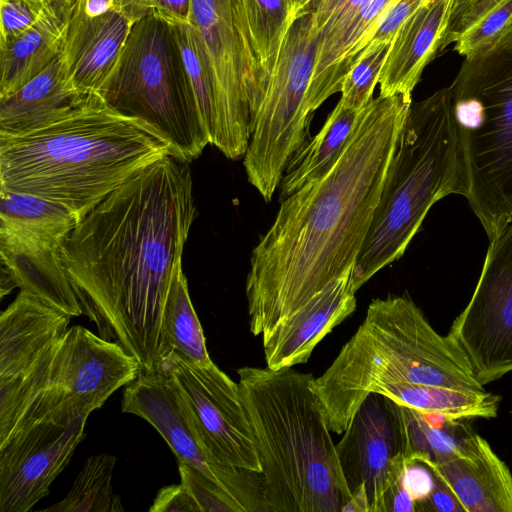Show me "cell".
Listing matches in <instances>:
<instances>
[{"label":"cell","mask_w":512,"mask_h":512,"mask_svg":"<svg viewBox=\"0 0 512 512\" xmlns=\"http://www.w3.org/2000/svg\"><path fill=\"white\" fill-rule=\"evenodd\" d=\"M188 164L167 155L142 169L81 218L63 244L84 314L144 372L169 355L163 310L197 214Z\"/></svg>","instance_id":"6da1fadb"},{"label":"cell","mask_w":512,"mask_h":512,"mask_svg":"<svg viewBox=\"0 0 512 512\" xmlns=\"http://www.w3.org/2000/svg\"><path fill=\"white\" fill-rule=\"evenodd\" d=\"M411 104L402 95L373 98L335 167L281 201L250 258L246 296L254 336H266L353 270Z\"/></svg>","instance_id":"7a4b0ae2"},{"label":"cell","mask_w":512,"mask_h":512,"mask_svg":"<svg viewBox=\"0 0 512 512\" xmlns=\"http://www.w3.org/2000/svg\"><path fill=\"white\" fill-rule=\"evenodd\" d=\"M167 155L169 144L148 124L104 103L87 105L40 129L0 136V190L58 202L80 220Z\"/></svg>","instance_id":"3957f363"},{"label":"cell","mask_w":512,"mask_h":512,"mask_svg":"<svg viewBox=\"0 0 512 512\" xmlns=\"http://www.w3.org/2000/svg\"><path fill=\"white\" fill-rule=\"evenodd\" d=\"M236 372L258 449L267 512H351L312 374L267 366Z\"/></svg>","instance_id":"277c9868"},{"label":"cell","mask_w":512,"mask_h":512,"mask_svg":"<svg viewBox=\"0 0 512 512\" xmlns=\"http://www.w3.org/2000/svg\"><path fill=\"white\" fill-rule=\"evenodd\" d=\"M393 384L483 391L467 357L409 295L376 298L331 365L314 378L331 432L343 434L365 398Z\"/></svg>","instance_id":"5b68a950"},{"label":"cell","mask_w":512,"mask_h":512,"mask_svg":"<svg viewBox=\"0 0 512 512\" xmlns=\"http://www.w3.org/2000/svg\"><path fill=\"white\" fill-rule=\"evenodd\" d=\"M466 193L451 93L446 87L410 106L352 270L355 291L404 254L437 201Z\"/></svg>","instance_id":"8992f818"},{"label":"cell","mask_w":512,"mask_h":512,"mask_svg":"<svg viewBox=\"0 0 512 512\" xmlns=\"http://www.w3.org/2000/svg\"><path fill=\"white\" fill-rule=\"evenodd\" d=\"M449 89L465 197L491 240L512 221V31L464 58Z\"/></svg>","instance_id":"52a82bcc"},{"label":"cell","mask_w":512,"mask_h":512,"mask_svg":"<svg viewBox=\"0 0 512 512\" xmlns=\"http://www.w3.org/2000/svg\"><path fill=\"white\" fill-rule=\"evenodd\" d=\"M99 98L154 128L182 162L195 160L210 144L175 26L155 11L133 24Z\"/></svg>","instance_id":"ba28073f"},{"label":"cell","mask_w":512,"mask_h":512,"mask_svg":"<svg viewBox=\"0 0 512 512\" xmlns=\"http://www.w3.org/2000/svg\"><path fill=\"white\" fill-rule=\"evenodd\" d=\"M310 30V13L294 21L250 119L243 163L249 183L266 202L279 186L288 160L305 142L309 127V86L315 60Z\"/></svg>","instance_id":"9c48e42d"},{"label":"cell","mask_w":512,"mask_h":512,"mask_svg":"<svg viewBox=\"0 0 512 512\" xmlns=\"http://www.w3.org/2000/svg\"><path fill=\"white\" fill-rule=\"evenodd\" d=\"M189 23L196 30L213 75L216 124L210 144L227 158L245 155L250 119L267 77L255 52L244 0H191Z\"/></svg>","instance_id":"30bf717a"},{"label":"cell","mask_w":512,"mask_h":512,"mask_svg":"<svg viewBox=\"0 0 512 512\" xmlns=\"http://www.w3.org/2000/svg\"><path fill=\"white\" fill-rule=\"evenodd\" d=\"M65 312L20 290L0 315V444L32 413L48 390Z\"/></svg>","instance_id":"8fae6325"},{"label":"cell","mask_w":512,"mask_h":512,"mask_svg":"<svg viewBox=\"0 0 512 512\" xmlns=\"http://www.w3.org/2000/svg\"><path fill=\"white\" fill-rule=\"evenodd\" d=\"M121 410L152 425L175 454L177 461L194 467L219 485L240 512H267L262 474L214 461L171 373L162 365L141 371L126 385Z\"/></svg>","instance_id":"7c38bea8"},{"label":"cell","mask_w":512,"mask_h":512,"mask_svg":"<svg viewBox=\"0 0 512 512\" xmlns=\"http://www.w3.org/2000/svg\"><path fill=\"white\" fill-rule=\"evenodd\" d=\"M448 336L483 386L512 372V221L490 240L475 290Z\"/></svg>","instance_id":"4fadbf2b"},{"label":"cell","mask_w":512,"mask_h":512,"mask_svg":"<svg viewBox=\"0 0 512 512\" xmlns=\"http://www.w3.org/2000/svg\"><path fill=\"white\" fill-rule=\"evenodd\" d=\"M88 417L59 406L0 444V512H27L49 494L84 438Z\"/></svg>","instance_id":"5bb4252c"},{"label":"cell","mask_w":512,"mask_h":512,"mask_svg":"<svg viewBox=\"0 0 512 512\" xmlns=\"http://www.w3.org/2000/svg\"><path fill=\"white\" fill-rule=\"evenodd\" d=\"M161 365L179 386L211 458L226 466L261 473L255 436L238 383L213 362L193 363L175 352Z\"/></svg>","instance_id":"9a60e30c"},{"label":"cell","mask_w":512,"mask_h":512,"mask_svg":"<svg viewBox=\"0 0 512 512\" xmlns=\"http://www.w3.org/2000/svg\"><path fill=\"white\" fill-rule=\"evenodd\" d=\"M336 451L351 496V511L382 512L387 495L409 465L386 397L371 393L365 398Z\"/></svg>","instance_id":"2e32d148"},{"label":"cell","mask_w":512,"mask_h":512,"mask_svg":"<svg viewBox=\"0 0 512 512\" xmlns=\"http://www.w3.org/2000/svg\"><path fill=\"white\" fill-rule=\"evenodd\" d=\"M141 371L139 361L119 344L75 325L58 342L48 391L61 404L90 415Z\"/></svg>","instance_id":"e0dca14e"},{"label":"cell","mask_w":512,"mask_h":512,"mask_svg":"<svg viewBox=\"0 0 512 512\" xmlns=\"http://www.w3.org/2000/svg\"><path fill=\"white\" fill-rule=\"evenodd\" d=\"M136 20L118 6L90 17L84 10V0L76 2L61 56L68 84L77 94L101 101L99 93Z\"/></svg>","instance_id":"ac0fdd59"},{"label":"cell","mask_w":512,"mask_h":512,"mask_svg":"<svg viewBox=\"0 0 512 512\" xmlns=\"http://www.w3.org/2000/svg\"><path fill=\"white\" fill-rule=\"evenodd\" d=\"M351 274L349 270L330 282L262 337L268 368L278 370L306 363L317 344L355 311Z\"/></svg>","instance_id":"d6986e66"},{"label":"cell","mask_w":512,"mask_h":512,"mask_svg":"<svg viewBox=\"0 0 512 512\" xmlns=\"http://www.w3.org/2000/svg\"><path fill=\"white\" fill-rule=\"evenodd\" d=\"M66 239L0 229L1 273L15 287L39 297L71 317L84 314L63 257Z\"/></svg>","instance_id":"ffe728a7"},{"label":"cell","mask_w":512,"mask_h":512,"mask_svg":"<svg viewBox=\"0 0 512 512\" xmlns=\"http://www.w3.org/2000/svg\"><path fill=\"white\" fill-rule=\"evenodd\" d=\"M455 0H427L401 26L385 55L378 78L381 96L412 92L448 30Z\"/></svg>","instance_id":"44dd1931"},{"label":"cell","mask_w":512,"mask_h":512,"mask_svg":"<svg viewBox=\"0 0 512 512\" xmlns=\"http://www.w3.org/2000/svg\"><path fill=\"white\" fill-rule=\"evenodd\" d=\"M425 466L449 486L465 512H512V473L479 434L474 432L461 455Z\"/></svg>","instance_id":"7402d4cb"},{"label":"cell","mask_w":512,"mask_h":512,"mask_svg":"<svg viewBox=\"0 0 512 512\" xmlns=\"http://www.w3.org/2000/svg\"><path fill=\"white\" fill-rule=\"evenodd\" d=\"M103 103L77 94L68 84L61 54L40 74L0 98V136L25 134L92 104Z\"/></svg>","instance_id":"603a6c76"},{"label":"cell","mask_w":512,"mask_h":512,"mask_svg":"<svg viewBox=\"0 0 512 512\" xmlns=\"http://www.w3.org/2000/svg\"><path fill=\"white\" fill-rule=\"evenodd\" d=\"M74 7L50 1L35 25L0 44V98L24 86L61 54Z\"/></svg>","instance_id":"cb8c5ba5"},{"label":"cell","mask_w":512,"mask_h":512,"mask_svg":"<svg viewBox=\"0 0 512 512\" xmlns=\"http://www.w3.org/2000/svg\"><path fill=\"white\" fill-rule=\"evenodd\" d=\"M361 112L339 100L320 131L288 160L279 184L280 201L320 181L335 167L353 136Z\"/></svg>","instance_id":"d4e9b609"},{"label":"cell","mask_w":512,"mask_h":512,"mask_svg":"<svg viewBox=\"0 0 512 512\" xmlns=\"http://www.w3.org/2000/svg\"><path fill=\"white\" fill-rule=\"evenodd\" d=\"M385 397V396H384ZM400 434L402 452L410 465L438 464L461 455L474 434L462 420H449L402 406L387 398Z\"/></svg>","instance_id":"484cf974"},{"label":"cell","mask_w":512,"mask_h":512,"mask_svg":"<svg viewBox=\"0 0 512 512\" xmlns=\"http://www.w3.org/2000/svg\"><path fill=\"white\" fill-rule=\"evenodd\" d=\"M376 393L425 414L462 421L497 417L501 401L499 395L485 390L471 391L423 384H393Z\"/></svg>","instance_id":"4316f807"},{"label":"cell","mask_w":512,"mask_h":512,"mask_svg":"<svg viewBox=\"0 0 512 512\" xmlns=\"http://www.w3.org/2000/svg\"><path fill=\"white\" fill-rule=\"evenodd\" d=\"M162 331L169 354L207 365L212 363L201 323L192 305L182 266L170 285L162 316Z\"/></svg>","instance_id":"83f0119b"},{"label":"cell","mask_w":512,"mask_h":512,"mask_svg":"<svg viewBox=\"0 0 512 512\" xmlns=\"http://www.w3.org/2000/svg\"><path fill=\"white\" fill-rule=\"evenodd\" d=\"M78 221L74 212L58 202L0 190V229L66 239Z\"/></svg>","instance_id":"f1b7e54d"},{"label":"cell","mask_w":512,"mask_h":512,"mask_svg":"<svg viewBox=\"0 0 512 512\" xmlns=\"http://www.w3.org/2000/svg\"><path fill=\"white\" fill-rule=\"evenodd\" d=\"M116 457L97 454L84 462L65 498L43 509L47 512H120L124 508L112 486Z\"/></svg>","instance_id":"f546056e"},{"label":"cell","mask_w":512,"mask_h":512,"mask_svg":"<svg viewBox=\"0 0 512 512\" xmlns=\"http://www.w3.org/2000/svg\"><path fill=\"white\" fill-rule=\"evenodd\" d=\"M252 43L267 81L296 20L293 0H244Z\"/></svg>","instance_id":"4dcf8cb0"},{"label":"cell","mask_w":512,"mask_h":512,"mask_svg":"<svg viewBox=\"0 0 512 512\" xmlns=\"http://www.w3.org/2000/svg\"><path fill=\"white\" fill-rule=\"evenodd\" d=\"M171 22L175 26L186 71L211 141L216 124V100L210 64L193 26L190 23Z\"/></svg>","instance_id":"1f68e13d"},{"label":"cell","mask_w":512,"mask_h":512,"mask_svg":"<svg viewBox=\"0 0 512 512\" xmlns=\"http://www.w3.org/2000/svg\"><path fill=\"white\" fill-rule=\"evenodd\" d=\"M511 31L512 0H497L457 33L453 48L471 58L492 49Z\"/></svg>","instance_id":"d6a6232c"},{"label":"cell","mask_w":512,"mask_h":512,"mask_svg":"<svg viewBox=\"0 0 512 512\" xmlns=\"http://www.w3.org/2000/svg\"><path fill=\"white\" fill-rule=\"evenodd\" d=\"M389 45H379L363 51L358 62L345 76L341 86L340 100L346 106L361 111L373 99V92L378 84L379 73Z\"/></svg>","instance_id":"836d02e7"},{"label":"cell","mask_w":512,"mask_h":512,"mask_svg":"<svg viewBox=\"0 0 512 512\" xmlns=\"http://www.w3.org/2000/svg\"><path fill=\"white\" fill-rule=\"evenodd\" d=\"M367 0H318L310 12L315 54L323 50L348 24Z\"/></svg>","instance_id":"e575fe53"},{"label":"cell","mask_w":512,"mask_h":512,"mask_svg":"<svg viewBox=\"0 0 512 512\" xmlns=\"http://www.w3.org/2000/svg\"><path fill=\"white\" fill-rule=\"evenodd\" d=\"M181 483L191 493L202 512H240L231 497L197 469L178 462Z\"/></svg>","instance_id":"d590c367"},{"label":"cell","mask_w":512,"mask_h":512,"mask_svg":"<svg viewBox=\"0 0 512 512\" xmlns=\"http://www.w3.org/2000/svg\"><path fill=\"white\" fill-rule=\"evenodd\" d=\"M48 4L38 0H0V44L16 38L35 25Z\"/></svg>","instance_id":"8d00e7d4"},{"label":"cell","mask_w":512,"mask_h":512,"mask_svg":"<svg viewBox=\"0 0 512 512\" xmlns=\"http://www.w3.org/2000/svg\"><path fill=\"white\" fill-rule=\"evenodd\" d=\"M149 511L202 512L191 493L181 482L180 484L169 485L160 489Z\"/></svg>","instance_id":"74e56055"},{"label":"cell","mask_w":512,"mask_h":512,"mask_svg":"<svg viewBox=\"0 0 512 512\" xmlns=\"http://www.w3.org/2000/svg\"><path fill=\"white\" fill-rule=\"evenodd\" d=\"M432 473L433 485L423 499L415 502V512H465L449 486Z\"/></svg>","instance_id":"f35d334b"},{"label":"cell","mask_w":512,"mask_h":512,"mask_svg":"<svg viewBox=\"0 0 512 512\" xmlns=\"http://www.w3.org/2000/svg\"><path fill=\"white\" fill-rule=\"evenodd\" d=\"M497 0H455L441 50L452 44L457 33Z\"/></svg>","instance_id":"ab89813d"},{"label":"cell","mask_w":512,"mask_h":512,"mask_svg":"<svg viewBox=\"0 0 512 512\" xmlns=\"http://www.w3.org/2000/svg\"><path fill=\"white\" fill-rule=\"evenodd\" d=\"M402 483L417 502L430 492L433 485L432 473L425 465L415 462L407 466Z\"/></svg>","instance_id":"60d3db41"},{"label":"cell","mask_w":512,"mask_h":512,"mask_svg":"<svg viewBox=\"0 0 512 512\" xmlns=\"http://www.w3.org/2000/svg\"><path fill=\"white\" fill-rule=\"evenodd\" d=\"M191 0H149L147 10L155 11L168 20L189 23Z\"/></svg>","instance_id":"b9f144b4"},{"label":"cell","mask_w":512,"mask_h":512,"mask_svg":"<svg viewBox=\"0 0 512 512\" xmlns=\"http://www.w3.org/2000/svg\"><path fill=\"white\" fill-rule=\"evenodd\" d=\"M382 512H415V500L403 486L402 480L387 495Z\"/></svg>","instance_id":"7bdbcfd3"},{"label":"cell","mask_w":512,"mask_h":512,"mask_svg":"<svg viewBox=\"0 0 512 512\" xmlns=\"http://www.w3.org/2000/svg\"><path fill=\"white\" fill-rule=\"evenodd\" d=\"M116 6V0H84V10L90 17L103 15Z\"/></svg>","instance_id":"ee69618b"},{"label":"cell","mask_w":512,"mask_h":512,"mask_svg":"<svg viewBox=\"0 0 512 512\" xmlns=\"http://www.w3.org/2000/svg\"><path fill=\"white\" fill-rule=\"evenodd\" d=\"M148 1L149 0H116V6L138 19L149 13L147 10Z\"/></svg>","instance_id":"f6af8a7d"},{"label":"cell","mask_w":512,"mask_h":512,"mask_svg":"<svg viewBox=\"0 0 512 512\" xmlns=\"http://www.w3.org/2000/svg\"><path fill=\"white\" fill-rule=\"evenodd\" d=\"M295 7L296 19L309 14L318 0H293Z\"/></svg>","instance_id":"bcb514c9"},{"label":"cell","mask_w":512,"mask_h":512,"mask_svg":"<svg viewBox=\"0 0 512 512\" xmlns=\"http://www.w3.org/2000/svg\"><path fill=\"white\" fill-rule=\"evenodd\" d=\"M54 3L66 6H73L76 4L78 0H51Z\"/></svg>","instance_id":"7dc6e473"},{"label":"cell","mask_w":512,"mask_h":512,"mask_svg":"<svg viewBox=\"0 0 512 512\" xmlns=\"http://www.w3.org/2000/svg\"><path fill=\"white\" fill-rule=\"evenodd\" d=\"M38 1H45V2H50L51 0H38Z\"/></svg>","instance_id":"c3c4849f"},{"label":"cell","mask_w":512,"mask_h":512,"mask_svg":"<svg viewBox=\"0 0 512 512\" xmlns=\"http://www.w3.org/2000/svg\"><path fill=\"white\" fill-rule=\"evenodd\" d=\"M511 414H512V411H511Z\"/></svg>","instance_id":"681fc988"}]
</instances>
